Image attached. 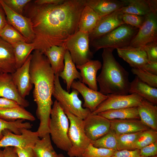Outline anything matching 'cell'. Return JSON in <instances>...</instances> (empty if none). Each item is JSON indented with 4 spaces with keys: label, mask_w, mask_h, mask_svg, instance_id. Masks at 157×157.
I'll list each match as a JSON object with an SVG mask.
<instances>
[{
    "label": "cell",
    "mask_w": 157,
    "mask_h": 157,
    "mask_svg": "<svg viewBox=\"0 0 157 157\" xmlns=\"http://www.w3.org/2000/svg\"><path fill=\"white\" fill-rule=\"evenodd\" d=\"M102 65L99 60H92L81 65H76V68L80 70L81 82L87 85L90 88L97 91V74L98 70L101 68Z\"/></svg>",
    "instance_id": "cell-20"
},
{
    "label": "cell",
    "mask_w": 157,
    "mask_h": 157,
    "mask_svg": "<svg viewBox=\"0 0 157 157\" xmlns=\"http://www.w3.org/2000/svg\"><path fill=\"white\" fill-rule=\"evenodd\" d=\"M108 119H139L137 107L106 110L99 114Z\"/></svg>",
    "instance_id": "cell-31"
},
{
    "label": "cell",
    "mask_w": 157,
    "mask_h": 157,
    "mask_svg": "<svg viewBox=\"0 0 157 157\" xmlns=\"http://www.w3.org/2000/svg\"><path fill=\"white\" fill-rule=\"evenodd\" d=\"M31 57L32 54H30L23 65L11 74L13 81L20 95L24 99L29 95L33 87L29 71Z\"/></svg>",
    "instance_id": "cell-15"
},
{
    "label": "cell",
    "mask_w": 157,
    "mask_h": 157,
    "mask_svg": "<svg viewBox=\"0 0 157 157\" xmlns=\"http://www.w3.org/2000/svg\"><path fill=\"white\" fill-rule=\"evenodd\" d=\"M144 17L143 23L132 40L129 46L140 47L157 41V13H151Z\"/></svg>",
    "instance_id": "cell-9"
},
{
    "label": "cell",
    "mask_w": 157,
    "mask_h": 157,
    "mask_svg": "<svg viewBox=\"0 0 157 157\" xmlns=\"http://www.w3.org/2000/svg\"><path fill=\"white\" fill-rule=\"evenodd\" d=\"M157 141V131L151 129L142 131L134 142V149H140L152 143Z\"/></svg>",
    "instance_id": "cell-37"
},
{
    "label": "cell",
    "mask_w": 157,
    "mask_h": 157,
    "mask_svg": "<svg viewBox=\"0 0 157 157\" xmlns=\"http://www.w3.org/2000/svg\"><path fill=\"white\" fill-rule=\"evenodd\" d=\"M88 33L78 31L67 40L65 44L72 59L76 65H83L93 58L89 48Z\"/></svg>",
    "instance_id": "cell-8"
},
{
    "label": "cell",
    "mask_w": 157,
    "mask_h": 157,
    "mask_svg": "<svg viewBox=\"0 0 157 157\" xmlns=\"http://www.w3.org/2000/svg\"><path fill=\"white\" fill-rule=\"evenodd\" d=\"M115 151L113 149L96 147L90 143L81 157H111Z\"/></svg>",
    "instance_id": "cell-38"
},
{
    "label": "cell",
    "mask_w": 157,
    "mask_h": 157,
    "mask_svg": "<svg viewBox=\"0 0 157 157\" xmlns=\"http://www.w3.org/2000/svg\"><path fill=\"white\" fill-rule=\"evenodd\" d=\"M71 88L77 90L81 94L84 100L83 107L88 109L91 113L107 98V95L90 88L79 81L74 80Z\"/></svg>",
    "instance_id": "cell-16"
},
{
    "label": "cell",
    "mask_w": 157,
    "mask_h": 157,
    "mask_svg": "<svg viewBox=\"0 0 157 157\" xmlns=\"http://www.w3.org/2000/svg\"><path fill=\"white\" fill-rule=\"evenodd\" d=\"M0 5L6 15L8 23L26 39L27 42L32 43L34 38V33L30 18L13 11L3 0H0Z\"/></svg>",
    "instance_id": "cell-12"
},
{
    "label": "cell",
    "mask_w": 157,
    "mask_h": 157,
    "mask_svg": "<svg viewBox=\"0 0 157 157\" xmlns=\"http://www.w3.org/2000/svg\"><path fill=\"white\" fill-rule=\"evenodd\" d=\"M0 118L8 122H13L23 119L34 121L35 118L30 112L21 106L5 109H0Z\"/></svg>",
    "instance_id": "cell-29"
},
{
    "label": "cell",
    "mask_w": 157,
    "mask_h": 157,
    "mask_svg": "<svg viewBox=\"0 0 157 157\" xmlns=\"http://www.w3.org/2000/svg\"><path fill=\"white\" fill-rule=\"evenodd\" d=\"M86 0H65L58 4L32 6L28 13L34 38L32 43L44 53L53 46L65 45L78 31V24Z\"/></svg>",
    "instance_id": "cell-1"
},
{
    "label": "cell",
    "mask_w": 157,
    "mask_h": 157,
    "mask_svg": "<svg viewBox=\"0 0 157 157\" xmlns=\"http://www.w3.org/2000/svg\"><path fill=\"white\" fill-rule=\"evenodd\" d=\"M129 94H137L150 103L157 105V88L144 83L136 76L130 83Z\"/></svg>",
    "instance_id": "cell-24"
},
{
    "label": "cell",
    "mask_w": 157,
    "mask_h": 157,
    "mask_svg": "<svg viewBox=\"0 0 157 157\" xmlns=\"http://www.w3.org/2000/svg\"><path fill=\"white\" fill-rule=\"evenodd\" d=\"M79 92L72 89L70 93L64 90L61 85L59 73L55 74L52 96L56 99L64 110H66L74 115L84 119L91 113L82 106V101L78 97Z\"/></svg>",
    "instance_id": "cell-6"
},
{
    "label": "cell",
    "mask_w": 157,
    "mask_h": 157,
    "mask_svg": "<svg viewBox=\"0 0 157 157\" xmlns=\"http://www.w3.org/2000/svg\"><path fill=\"white\" fill-rule=\"evenodd\" d=\"M15 60L16 67L17 69L24 63L30 53L35 50L32 43L19 42L12 45Z\"/></svg>",
    "instance_id": "cell-32"
},
{
    "label": "cell",
    "mask_w": 157,
    "mask_h": 157,
    "mask_svg": "<svg viewBox=\"0 0 157 157\" xmlns=\"http://www.w3.org/2000/svg\"><path fill=\"white\" fill-rule=\"evenodd\" d=\"M107 98L102 102L93 112L98 114L109 110L137 107L140 104L143 98L136 94L127 95L108 94Z\"/></svg>",
    "instance_id": "cell-10"
},
{
    "label": "cell",
    "mask_w": 157,
    "mask_h": 157,
    "mask_svg": "<svg viewBox=\"0 0 157 157\" xmlns=\"http://www.w3.org/2000/svg\"><path fill=\"white\" fill-rule=\"evenodd\" d=\"M39 139L33 147L34 157H58L52 145L49 133Z\"/></svg>",
    "instance_id": "cell-30"
},
{
    "label": "cell",
    "mask_w": 157,
    "mask_h": 157,
    "mask_svg": "<svg viewBox=\"0 0 157 157\" xmlns=\"http://www.w3.org/2000/svg\"><path fill=\"white\" fill-rule=\"evenodd\" d=\"M103 49L101 70L97 78L99 92L106 95L128 94L130 83L128 72L116 60L113 53V49Z\"/></svg>",
    "instance_id": "cell-3"
},
{
    "label": "cell",
    "mask_w": 157,
    "mask_h": 157,
    "mask_svg": "<svg viewBox=\"0 0 157 157\" xmlns=\"http://www.w3.org/2000/svg\"><path fill=\"white\" fill-rule=\"evenodd\" d=\"M32 54L30 66L31 81L34 85V100L37 105L36 115L40 120L36 131L40 138L49 133V122L51 106V97L54 87L55 74L47 57L37 50Z\"/></svg>",
    "instance_id": "cell-2"
},
{
    "label": "cell",
    "mask_w": 157,
    "mask_h": 157,
    "mask_svg": "<svg viewBox=\"0 0 157 157\" xmlns=\"http://www.w3.org/2000/svg\"><path fill=\"white\" fill-rule=\"evenodd\" d=\"M58 157H66L63 154H60L58 155Z\"/></svg>",
    "instance_id": "cell-52"
},
{
    "label": "cell",
    "mask_w": 157,
    "mask_h": 157,
    "mask_svg": "<svg viewBox=\"0 0 157 157\" xmlns=\"http://www.w3.org/2000/svg\"><path fill=\"white\" fill-rule=\"evenodd\" d=\"M151 157H157V156H154Z\"/></svg>",
    "instance_id": "cell-54"
},
{
    "label": "cell",
    "mask_w": 157,
    "mask_h": 157,
    "mask_svg": "<svg viewBox=\"0 0 157 157\" xmlns=\"http://www.w3.org/2000/svg\"><path fill=\"white\" fill-rule=\"evenodd\" d=\"M110 120V129L115 131L117 136L142 131L150 129L139 119H115Z\"/></svg>",
    "instance_id": "cell-21"
},
{
    "label": "cell",
    "mask_w": 157,
    "mask_h": 157,
    "mask_svg": "<svg viewBox=\"0 0 157 157\" xmlns=\"http://www.w3.org/2000/svg\"><path fill=\"white\" fill-rule=\"evenodd\" d=\"M141 69L157 75V61L149 62Z\"/></svg>",
    "instance_id": "cell-47"
},
{
    "label": "cell",
    "mask_w": 157,
    "mask_h": 157,
    "mask_svg": "<svg viewBox=\"0 0 157 157\" xmlns=\"http://www.w3.org/2000/svg\"><path fill=\"white\" fill-rule=\"evenodd\" d=\"M111 157H115L114 155H113Z\"/></svg>",
    "instance_id": "cell-53"
},
{
    "label": "cell",
    "mask_w": 157,
    "mask_h": 157,
    "mask_svg": "<svg viewBox=\"0 0 157 157\" xmlns=\"http://www.w3.org/2000/svg\"><path fill=\"white\" fill-rule=\"evenodd\" d=\"M85 5L102 17L121 9L126 3L124 0H86Z\"/></svg>",
    "instance_id": "cell-23"
},
{
    "label": "cell",
    "mask_w": 157,
    "mask_h": 157,
    "mask_svg": "<svg viewBox=\"0 0 157 157\" xmlns=\"http://www.w3.org/2000/svg\"><path fill=\"white\" fill-rule=\"evenodd\" d=\"M0 37L12 45L19 42H27L26 39L8 22L0 32Z\"/></svg>",
    "instance_id": "cell-35"
},
{
    "label": "cell",
    "mask_w": 157,
    "mask_h": 157,
    "mask_svg": "<svg viewBox=\"0 0 157 157\" xmlns=\"http://www.w3.org/2000/svg\"><path fill=\"white\" fill-rule=\"evenodd\" d=\"M69 121L63 109L56 100L52 108L49 122V134L57 147L67 152L72 144L68 136Z\"/></svg>",
    "instance_id": "cell-4"
},
{
    "label": "cell",
    "mask_w": 157,
    "mask_h": 157,
    "mask_svg": "<svg viewBox=\"0 0 157 157\" xmlns=\"http://www.w3.org/2000/svg\"><path fill=\"white\" fill-rule=\"evenodd\" d=\"M10 8L17 13L22 15L25 7L30 0H3Z\"/></svg>",
    "instance_id": "cell-41"
},
{
    "label": "cell",
    "mask_w": 157,
    "mask_h": 157,
    "mask_svg": "<svg viewBox=\"0 0 157 157\" xmlns=\"http://www.w3.org/2000/svg\"><path fill=\"white\" fill-rule=\"evenodd\" d=\"M126 5L121 8L123 13L145 16L151 13H157V0H124Z\"/></svg>",
    "instance_id": "cell-19"
},
{
    "label": "cell",
    "mask_w": 157,
    "mask_h": 157,
    "mask_svg": "<svg viewBox=\"0 0 157 157\" xmlns=\"http://www.w3.org/2000/svg\"><path fill=\"white\" fill-rule=\"evenodd\" d=\"M16 69L12 45L0 37V73L12 74Z\"/></svg>",
    "instance_id": "cell-22"
},
{
    "label": "cell",
    "mask_w": 157,
    "mask_h": 157,
    "mask_svg": "<svg viewBox=\"0 0 157 157\" xmlns=\"http://www.w3.org/2000/svg\"><path fill=\"white\" fill-rule=\"evenodd\" d=\"M122 19L125 24L139 29L143 23L145 17L127 13H123Z\"/></svg>",
    "instance_id": "cell-40"
},
{
    "label": "cell",
    "mask_w": 157,
    "mask_h": 157,
    "mask_svg": "<svg viewBox=\"0 0 157 157\" xmlns=\"http://www.w3.org/2000/svg\"><path fill=\"white\" fill-rule=\"evenodd\" d=\"M0 157H3V150L0 148Z\"/></svg>",
    "instance_id": "cell-51"
},
{
    "label": "cell",
    "mask_w": 157,
    "mask_h": 157,
    "mask_svg": "<svg viewBox=\"0 0 157 157\" xmlns=\"http://www.w3.org/2000/svg\"><path fill=\"white\" fill-rule=\"evenodd\" d=\"M142 132V131H140L117 135V151L134 150L133 147V144Z\"/></svg>",
    "instance_id": "cell-36"
},
{
    "label": "cell",
    "mask_w": 157,
    "mask_h": 157,
    "mask_svg": "<svg viewBox=\"0 0 157 157\" xmlns=\"http://www.w3.org/2000/svg\"><path fill=\"white\" fill-rule=\"evenodd\" d=\"M2 134L3 137L0 140V148L33 147L36 142L39 139L37 131H33L26 129H23L20 135L15 134L7 129L3 130Z\"/></svg>",
    "instance_id": "cell-11"
},
{
    "label": "cell",
    "mask_w": 157,
    "mask_h": 157,
    "mask_svg": "<svg viewBox=\"0 0 157 157\" xmlns=\"http://www.w3.org/2000/svg\"><path fill=\"white\" fill-rule=\"evenodd\" d=\"M121 8L101 18L94 28L88 34L90 42L125 24Z\"/></svg>",
    "instance_id": "cell-14"
},
{
    "label": "cell",
    "mask_w": 157,
    "mask_h": 157,
    "mask_svg": "<svg viewBox=\"0 0 157 157\" xmlns=\"http://www.w3.org/2000/svg\"><path fill=\"white\" fill-rule=\"evenodd\" d=\"M3 157H19L14 147H6L3 150Z\"/></svg>",
    "instance_id": "cell-48"
},
{
    "label": "cell",
    "mask_w": 157,
    "mask_h": 157,
    "mask_svg": "<svg viewBox=\"0 0 157 157\" xmlns=\"http://www.w3.org/2000/svg\"><path fill=\"white\" fill-rule=\"evenodd\" d=\"M25 120L18 119L14 122H10L0 118V140L3 137L2 131L5 129H8L15 134L20 135L21 134L23 129H31V125L29 122H24Z\"/></svg>",
    "instance_id": "cell-33"
},
{
    "label": "cell",
    "mask_w": 157,
    "mask_h": 157,
    "mask_svg": "<svg viewBox=\"0 0 157 157\" xmlns=\"http://www.w3.org/2000/svg\"><path fill=\"white\" fill-rule=\"evenodd\" d=\"M83 120L85 133L91 141L101 137L110 129V120L98 114L91 113Z\"/></svg>",
    "instance_id": "cell-13"
},
{
    "label": "cell",
    "mask_w": 157,
    "mask_h": 157,
    "mask_svg": "<svg viewBox=\"0 0 157 157\" xmlns=\"http://www.w3.org/2000/svg\"><path fill=\"white\" fill-rule=\"evenodd\" d=\"M5 15V13L1 6H0V32L8 23Z\"/></svg>",
    "instance_id": "cell-50"
},
{
    "label": "cell",
    "mask_w": 157,
    "mask_h": 157,
    "mask_svg": "<svg viewBox=\"0 0 157 157\" xmlns=\"http://www.w3.org/2000/svg\"><path fill=\"white\" fill-rule=\"evenodd\" d=\"M140 154L142 157H151L157 156V141L140 149Z\"/></svg>",
    "instance_id": "cell-43"
},
{
    "label": "cell",
    "mask_w": 157,
    "mask_h": 157,
    "mask_svg": "<svg viewBox=\"0 0 157 157\" xmlns=\"http://www.w3.org/2000/svg\"><path fill=\"white\" fill-rule=\"evenodd\" d=\"M140 119L149 129L157 131V106L143 99L137 107Z\"/></svg>",
    "instance_id": "cell-25"
},
{
    "label": "cell",
    "mask_w": 157,
    "mask_h": 157,
    "mask_svg": "<svg viewBox=\"0 0 157 157\" xmlns=\"http://www.w3.org/2000/svg\"><path fill=\"white\" fill-rule=\"evenodd\" d=\"M65 45L53 46L47 50L43 54L47 57L55 74L62 71L64 68Z\"/></svg>",
    "instance_id": "cell-27"
},
{
    "label": "cell",
    "mask_w": 157,
    "mask_h": 157,
    "mask_svg": "<svg viewBox=\"0 0 157 157\" xmlns=\"http://www.w3.org/2000/svg\"><path fill=\"white\" fill-rule=\"evenodd\" d=\"M19 106L12 100L0 97V109H5L18 107Z\"/></svg>",
    "instance_id": "cell-46"
},
{
    "label": "cell",
    "mask_w": 157,
    "mask_h": 157,
    "mask_svg": "<svg viewBox=\"0 0 157 157\" xmlns=\"http://www.w3.org/2000/svg\"><path fill=\"white\" fill-rule=\"evenodd\" d=\"M64 110L69 122L68 136L72 144L67 154L69 157H81L91 141L85 133L83 119Z\"/></svg>",
    "instance_id": "cell-7"
},
{
    "label": "cell",
    "mask_w": 157,
    "mask_h": 157,
    "mask_svg": "<svg viewBox=\"0 0 157 157\" xmlns=\"http://www.w3.org/2000/svg\"><path fill=\"white\" fill-rule=\"evenodd\" d=\"M64 68L59 73V77L63 79L66 84L67 92L70 91L71 86L75 79L82 81L80 73L77 70L75 63L72 61L69 51L66 49L64 56Z\"/></svg>",
    "instance_id": "cell-26"
},
{
    "label": "cell",
    "mask_w": 157,
    "mask_h": 157,
    "mask_svg": "<svg viewBox=\"0 0 157 157\" xmlns=\"http://www.w3.org/2000/svg\"><path fill=\"white\" fill-rule=\"evenodd\" d=\"M117 135L115 131L110 129L105 135L94 141H90V143L94 147L109 149L117 150Z\"/></svg>",
    "instance_id": "cell-34"
},
{
    "label": "cell",
    "mask_w": 157,
    "mask_h": 157,
    "mask_svg": "<svg viewBox=\"0 0 157 157\" xmlns=\"http://www.w3.org/2000/svg\"><path fill=\"white\" fill-rule=\"evenodd\" d=\"M113 155L115 157H142L140 154V150L138 149L116 151Z\"/></svg>",
    "instance_id": "cell-44"
},
{
    "label": "cell",
    "mask_w": 157,
    "mask_h": 157,
    "mask_svg": "<svg viewBox=\"0 0 157 157\" xmlns=\"http://www.w3.org/2000/svg\"><path fill=\"white\" fill-rule=\"evenodd\" d=\"M138 29L126 24L90 42L95 51L105 48L113 49L129 46Z\"/></svg>",
    "instance_id": "cell-5"
},
{
    "label": "cell",
    "mask_w": 157,
    "mask_h": 157,
    "mask_svg": "<svg viewBox=\"0 0 157 157\" xmlns=\"http://www.w3.org/2000/svg\"><path fill=\"white\" fill-rule=\"evenodd\" d=\"M147 53L149 62L157 61V41L141 47Z\"/></svg>",
    "instance_id": "cell-42"
},
{
    "label": "cell",
    "mask_w": 157,
    "mask_h": 157,
    "mask_svg": "<svg viewBox=\"0 0 157 157\" xmlns=\"http://www.w3.org/2000/svg\"><path fill=\"white\" fill-rule=\"evenodd\" d=\"M131 71L142 82L151 87L157 88V75L140 68H132Z\"/></svg>",
    "instance_id": "cell-39"
},
{
    "label": "cell",
    "mask_w": 157,
    "mask_h": 157,
    "mask_svg": "<svg viewBox=\"0 0 157 157\" xmlns=\"http://www.w3.org/2000/svg\"><path fill=\"white\" fill-rule=\"evenodd\" d=\"M65 0H37L34 3L38 5L58 4L62 3Z\"/></svg>",
    "instance_id": "cell-49"
},
{
    "label": "cell",
    "mask_w": 157,
    "mask_h": 157,
    "mask_svg": "<svg viewBox=\"0 0 157 157\" xmlns=\"http://www.w3.org/2000/svg\"><path fill=\"white\" fill-rule=\"evenodd\" d=\"M117 50L118 56L133 68L142 69L149 62L147 53L141 47L129 45Z\"/></svg>",
    "instance_id": "cell-17"
},
{
    "label": "cell",
    "mask_w": 157,
    "mask_h": 157,
    "mask_svg": "<svg viewBox=\"0 0 157 157\" xmlns=\"http://www.w3.org/2000/svg\"><path fill=\"white\" fill-rule=\"evenodd\" d=\"M14 147L19 157H34L33 147Z\"/></svg>",
    "instance_id": "cell-45"
},
{
    "label": "cell",
    "mask_w": 157,
    "mask_h": 157,
    "mask_svg": "<svg viewBox=\"0 0 157 157\" xmlns=\"http://www.w3.org/2000/svg\"><path fill=\"white\" fill-rule=\"evenodd\" d=\"M0 97L12 100L24 108L29 105V102L20 95L10 74L0 73Z\"/></svg>",
    "instance_id": "cell-18"
},
{
    "label": "cell",
    "mask_w": 157,
    "mask_h": 157,
    "mask_svg": "<svg viewBox=\"0 0 157 157\" xmlns=\"http://www.w3.org/2000/svg\"><path fill=\"white\" fill-rule=\"evenodd\" d=\"M101 17L92 8L85 5L78 22V31L89 33L95 27Z\"/></svg>",
    "instance_id": "cell-28"
}]
</instances>
